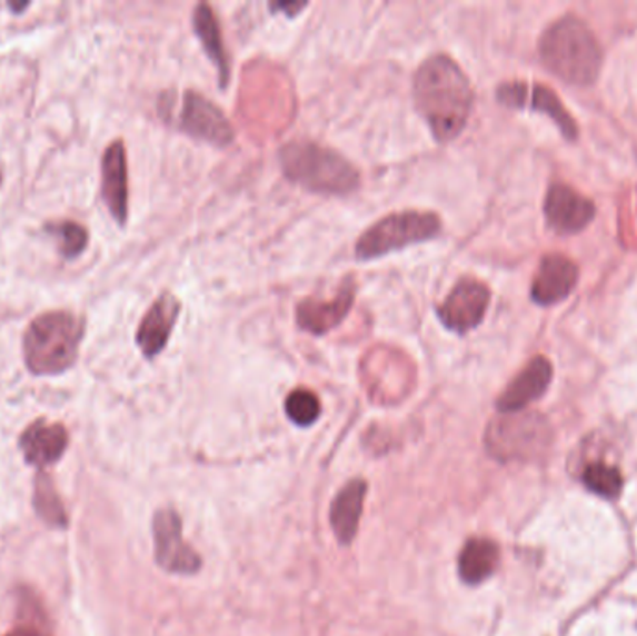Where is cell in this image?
Returning a JSON list of instances; mask_svg holds the SVG:
<instances>
[{"label": "cell", "mask_w": 637, "mask_h": 636, "mask_svg": "<svg viewBox=\"0 0 637 636\" xmlns=\"http://www.w3.org/2000/svg\"><path fill=\"white\" fill-rule=\"evenodd\" d=\"M416 109L438 142L457 139L470 118L474 90L465 71L448 54H432L414 73Z\"/></svg>", "instance_id": "obj_1"}, {"label": "cell", "mask_w": 637, "mask_h": 636, "mask_svg": "<svg viewBox=\"0 0 637 636\" xmlns=\"http://www.w3.org/2000/svg\"><path fill=\"white\" fill-rule=\"evenodd\" d=\"M543 64L561 81L587 87L597 81L603 68V49L597 36L581 19L565 16L540 36Z\"/></svg>", "instance_id": "obj_2"}, {"label": "cell", "mask_w": 637, "mask_h": 636, "mask_svg": "<svg viewBox=\"0 0 637 636\" xmlns=\"http://www.w3.org/2000/svg\"><path fill=\"white\" fill-rule=\"evenodd\" d=\"M278 159L289 180L308 191L349 195L360 187V172L349 159L311 140H293L281 146Z\"/></svg>", "instance_id": "obj_3"}, {"label": "cell", "mask_w": 637, "mask_h": 636, "mask_svg": "<svg viewBox=\"0 0 637 636\" xmlns=\"http://www.w3.org/2000/svg\"><path fill=\"white\" fill-rule=\"evenodd\" d=\"M84 336V321L73 312L41 314L27 327L23 355L34 376H57L76 365Z\"/></svg>", "instance_id": "obj_4"}, {"label": "cell", "mask_w": 637, "mask_h": 636, "mask_svg": "<svg viewBox=\"0 0 637 636\" xmlns=\"http://www.w3.org/2000/svg\"><path fill=\"white\" fill-rule=\"evenodd\" d=\"M442 231V219L432 211L407 209L391 213L364 231L357 245L358 260H375L410 245L424 244Z\"/></svg>", "instance_id": "obj_5"}, {"label": "cell", "mask_w": 637, "mask_h": 636, "mask_svg": "<svg viewBox=\"0 0 637 636\" xmlns=\"http://www.w3.org/2000/svg\"><path fill=\"white\" fill-rule=\"evenodd\" d=\"M550 424L539 413H501L488 424L485 446L500 461H528L548 448Z\"/></svg>", "instance_id": "obj_6"}, {"label": "cell", "mask_w": 637, "mask_h": 636, "mask_svg": "<svg viewBox=\"0 0 637 636\" xmlns=\"http://www.w3.org/2000/svg\"><path fill=\"white\" fill-rule=\"evenodd\" d=\"M173 122L190 137L219 148L230 146L236 139V131L222 109L195 90H187L181 96Z\"/></svg>", "instance_id": "obj_7"}, {"label": "cell", "mask_w": 637, "mask_h": 636, "mask_svg": "<svg viewBox=\"0 0 637 636\" xmlns=\"http://www.w3.org/2000/svg\"><path fill=\"white\" fill-rule=\"evenodd\" d=\"M490 305V289L476 278H460L448 297L437 307V316L446 329L465 335L481 324Z\"/></svg>", "instance_id": "obj_8"}, {"label": "cell", "mask_w": 637, "mask_h": 636, "mask_svg": "<svg viewBox=\"0 0 637 636\" xmlns=\"http://www.w3.org/2000/svg\"><path fill=\"white\" fill-rule=\"evenodd\" d=\"M156 560L168 573L195 575L201 567V558L181 536V519L172 508L159 509L153 517Z\"/></svg>", "instance_id": "obj_9"}, {"label": "cell", "mask_w": 637, "mask_h": 636, "mask_svg": "<svg viewBox=\"0 0 637 636\" xmlns=\"http://www.w3.org/2000/svg\"><path fill=\"white\" fill-rule=\"evenodd\" d=\"M496 98L501 105L511 109H529L550 116V120L556 122L561 129L563 137L575 140L578 135V126L575 118L569 115V110L563 107L556 93L543 87V85H529V82H504L496 90Z\"/></svg>", "instance_id": "obj_10"}, {"label": "cell", "mask_w": 637, "mask_h": 636, "mask_svg": "<svg viewBox=\"0 0 637 636\" xmlns=\"http://www.w3.org/2000/svg\"><path fill=\"white\" fill-rule=\"evenodd\" d=\"M597 208L589 198L581 197L573 187L554 183L545 200V217L557 233H578L595 219Z\"/></svg>", "instance_id": "obj_11"}, {"label": "cell", "mask_w": 637, "mask_h": 636, "mask_svg": "<svg viewBox=\"0 0 637 636\" xmlns=\"http://www.w3.org/2000/svg\"><path fill=\"white\" fill-rule=\"evenodd\" d=\"M357 297V282L355 278L347 277L339 286L338 294L330 301H317L308 297L297 305V324L300 329L308 330L311 335H327L328 330L338 327L355 305Z\"/></svg>", "instance_id": "obj_12"}, {"label": "cell", "mask_w": 637, "mask_h": 636, "mask_svg": "<svg viewBox=\"0 0 637 636\" xmlns=\"http://www.w3.org/2000/svg\"><path fill=\"white\" fill-rule=\"evenodd\" d=\"M554 368L546 357H535L524 366L520 374L507 385L496 401L500 413H520L534 404L550 387Z\"/></svg>", "instance_id": "obj_13"}, {"label": "cell", "mask_w": 637, "mask_h": 636, "mask_svg": "<svg viewBox=\"0 0 637 636\" xmlns=\"http://www.w3.org/2000/svg\"><path fill=\"white\" fill-rule=\"evenodd\" d=\"M179 312H181V302L170 291H165L151 305L137 330V344L145 357L153 359L167 347L173 325L178 321Z\"/></svg>", "instance_id": "obj_14"}, {"label": "cell", "mask_w": 637, "mask_h": 636, "mask_svg": "<svg viewBox=\"0 0 637 636\" xmlns=\"http://www.w3.org/2000/svg\"><path fill=\"white\" fill-rule=\"evenodd\" d=\"M578 282V267L575 261L561 255L546 256L531 286V299L540 307H550L565 301Z\"/></svg>", "instance_id": "obj_15"}, {"label": "cell", "mask_w": 637, "mask_h": 636, "mask_svg": "<svg viewBox=\"0 0 637 636\" xmlns=\"http://www.w3.org/2000/svg\"><path fill=\"white\" fill-rule=\"evenodd\" d=\"M103 200L109 208L110 215L120 225H126L127 211H129V183H127V153L126 146L121 140H115L104 150L103 162Z\"/></svg>", "instance_id": "obj_16"}, {"label": "cell", "mask_w": 637, "mask_h": 636, "mask_svg": "<svg viewBox=\"0 0 637 636\" xmlns=\"http://www.w3.org/2000/svg\"><path fill=\"white\" fill-rule=\"evenodd\" d=\"M19 446L23 450L27 463L34 465L38 469H43L62 457L68 448V431L62 424L38 420L24 429Z\"/></svg>", "instance_id": "obj_17"}, {"label": "cell", "mask_w": 637, "mask_h": 636, "mask_svg": "<svg viewBox=\"0 0 637 636\" xmlns=\"http://www.w3.org/2000/svg\"><path fill=\"white\" fill-rule=\"evenodd\" d=\"M368 484L352 480L336 495L330 506V525L339 544L349 545L358 533Z\"/></svg>", "instance_id": "obj_18"}, {"label": "cell", "mask_w": 637, "mask_h": 636, "mask_svg": "<svg viewBox=\"0 0 637 636\" xmlns=\"http://www.w3.org/2000/svg\"><path fill=\"white\" fill-rule=\"evenodd\" d=\"M192 24H195L196 36L200 38L201 46L206 49L207 57L211 58L212 64L217 66V70H219L220 87H228L231 77L230 58L226 52L219 19L207 2L196 4L195 12H192Z\"/></svg>", "instance_id": "obj_19"}, {"label": "cell", "mask_w": 637, "mask_h": 636, "mask_svg": "<svg viewBox=\"0 0 637 636\" xmlns=\"http://www.w3.org/2000/svg\"><path fill=\"white\" fill-rule=\"evenodd\" d=\"M500 566V547L492 539L474 538L460 550L459 575L466 585H481Z\"/></svg>", "instance_id": "obj_20"}, {"label": "cell", "mask_w": 637, "mask_h": 636, "mask_svg": "<svg viewBox=\"0 0 637 636\" xmlns=\"http://www.w3.org/2000/svg\"><path fill=\"white\" fill-rule=\"evenodd\" d=\"M587 489L604 498H617L623 491V476L619 470L606 463H593L584 475Z\"/></svg>", "instance_id": "obj_21"}, {"label": "cell", "mask_w": 637, "mask_h": 636, "mask_svg": "<svg viewBox=\"0 0 637 636\" xmlns=\"http://www.w3.org/2000/svg\"><path fill=\"white\" fill-rule=\"evenodd\" d=\"M286 413L297 426H311L321 415V401L308 388H297L286 399Z\"/></svg>", "instance_id": "obj_22"}, {"label": "cell", "mask_w": 637, "mask_h": 636, "mask_svg": "<svg viewBox=\"0 0 637 636\" xmlns=\"http://www.w3.org/2000/svg\"><path fill=\"white\" fill-rule=\"evenodd\" d=\"M49 231H52L54 236H60V250H62L63 258H76L87 249L88 231L77 222L63 220L58 225L49 226Z\"/></svg>", "instance_id": "obj_23"}, {"label": "cell", "mask_w": 637, "mask_h": 636, "mask_svg": "<svg viewBox=\"0 0 637 636\" xmlns=\"http://www.w3.org/2000/svg\"><path fill=\"white\" fill-rule=\"evenodd\" d=\"M36 506L40 509L41 517H46L52 525H66V514L47 476H40L36 486Z\"/></svg>", "instance_id": "obj_24"}, {"label": "cell", "mask_w": 637, "mask_h": 636, "mask_svg": "<svg viewBox=\"0 0 637 636\" xmlns=\"http://www.w3.org/2000/svg\"><path fill=\"white\" fill-rule=\"evenodd\" d=\"M7 636H46V635H41V633H38V630L34 629H16L13 630V633H10V635Z\"/></svg>", "instance_id": "obj_25"}]
</instances>
